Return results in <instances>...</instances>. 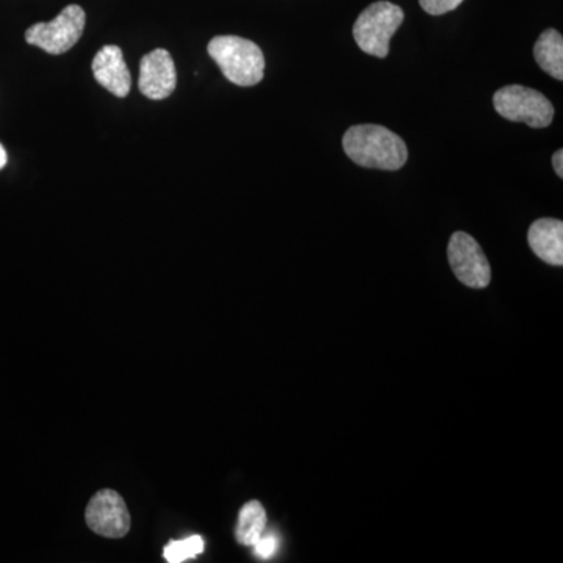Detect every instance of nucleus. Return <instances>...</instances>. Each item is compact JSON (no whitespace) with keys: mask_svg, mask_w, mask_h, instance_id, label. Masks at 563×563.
Segmentation results:
<instances>
[{"mask_svg":"<svg viewBox=\"0 0 563 563\" xmlns=\"http://www.w3.org/2000/svg\"><path fill=\"white\" fill-rule=\"evenodd\" d=\"M537 65L553 79L563 80V38L555 29H548L533 46Z\"/></svg>","mask_w":563,"mask_h":563,"instance_id":"obj_11","label":"nucleus"},{"mask_svg":"<svg viewBox=\"0 0 563 563\" xmlns=\"http://www.w3.org/2000/svg\"><path fill=\"white\" fill-rule=\"evenodd\" d=\"M463 0H420V5L426 13L432 16H440V14L450 13L457 9Z\"/></svg>","mask_w":563,"mask_h":563,"instance_id":"obj_14","label":"nucleus"},{"mask_svg":"<svg viewBox=\"0 0 563 563\" xmlns=\"http://www.w3.org/2000/svg\"><path fill=\"white\" fill-rule=\"evenodd\" d=\"M404 22V10L395 3L380 0L362 11L355 21V43L365 54L385 58L390 52V41Z\"/></svg>","mask_w":563,"mask_h":563,"instance_id":"obj_3","label":"nucleus"},{"mask_svg":"<svg viewBox=\"0 0 563 563\" xmlns=\"http://www.w3.org/2000/svg\"><path fill=\"white\" fill-rule=\"evenodd\" d=\"M176 85V65L168 51L155 49L141 58L139 87L146 98L152 101L169 98Z\"/></svg>","mask_w":563,"mask_h":563,"instance_id":"obj_8","label":"nucleus"},{"mask_svg":"<svg viewBox=\"0 0 563 563\" xmlns=\"http://www.w3.org/2000/svg\"><path fill=\"white\" fill-rule=\"evenodd\" d=\"M7 162H9V155H7L5 147L0 144V169L5 168Z\"/></svg>","mask_w":563,"mask_h":563,"instance_id":"obj_17","label":"nucleus"},{"mask_svg":"<svg viewBox=\"0 0 563 563\" xmlns=\"http://www.w3.org/2000/svg\"><path fill=\"white\" fill-rule=\"evenodd\" d=\"M85 11L79 5H68L51 22H38L25 32V41L51 55L73 49L84 33Z\"/></svg>","mask_w":563,"mask_h":563,"instance_id":"obj_5","label":"nucleus"},{"mask_svg":"<svg viewBox=\"0 0 563 563\" xmlns=\"http://www.w3.org/2000/svg\"><path fill=\"white\" fill-rule=\"evenodd\" d=\"M92 74L99 85L117 98H125L131 92L132 76L118 46H106L92 60Z\"/></svg>","mask_w":563,"mask_h":563,"instance_id":"obj_9","label":"nucleus"},{"mask_svg":"<svg viewBox=\"0 0 563 563\" xmlns=\"http://www.w3.org/2000/svg\"><path fill=\"white\" fill-rule=\"evenodd\" d=\"M553 168L555 174H558L559 177H563V151L559 150L553 155Z\"/></svg>","mask_w":563,"mask_h":563,"instance_id":"obj_16","label":"nucleus"},{"mask_svg":"<svg viewBox=\"0 0 563 563\" xmlns=\"http://www.w3.org/2000/svg\"><path fill=\"white\" fill-rule=\"evenodd\" d=\"M203 548H206V543H203L202 537L192 536L180 540V542H174L173 540V542L166 544L163 554H165L166 562L180 563L202 554Z\"/></svg>","mask_w":563,"mask_h":563,"instance_id":"obj_13","label":"nucleus"},{"mask_svg":"<svg viewBox=\"0 0 563 563\" xmlns=\"http://www.w3.org/2000/svg\"><path fill=\"white\" fill-rule=\"evenodd\" d=\"M252 547H254L255 554H257L258 558L272 559L273 555L276 554L277 548H279V540H277V537L273 536V533L265 536V532H263L261 539L252 544Z\"/></svg>","mask_w":563,"mask_h":563,"instance_id":"obj_15","label":"nucleus"},{"mask_svg":"<svg viewBox=\"0 0 563 563\" xmlns=\"http://www.w3.org/2000/svg\"><path fill=\"white\" fill-rule=\"evenodd\" d=\"M344 154L362 168L398 172L407 163L406 141L376 124L352 125L343 136Z\"/></svg>","mask_w":563,"mask_h":563,"instance_id":"obj_1","label":"nucleus"},{"mask_svg":"<svg viewBox=\"0 0 563 563\" xmlns=\"http://www.w3.org/2000/svg\"><path fill=\"white\" fill-rule=\"evenodd\" d=\"M207 51L225 79L239 87H254L265 76V57L254 41L233 35L214 36Z\"/></svg>","mask_w":563,"mask_h":563,"instance_id":"obj_2","label":"nucleus"},{"mask_svg":"<svg viewBox=\"0 0 563 563\" xmlns=\"http://www.w3.org/2000/svg\"><path fill=\"white\" fill-rule=\"evenodd\" d=\"M448 261L454 276L470 288L488 287L492 268L483 247L465 232H455L448 244Z\"/></svg>","mask_w":563,"mask_h":563,"instance_id":"obj_6","label":"nucleus"},{"mask_svg":"<svg viewBox=\"0 0 563 563\" xmlns=\"http://www.w3.org/2000/svg\"><path fill=\"white\" fill-rule=\"evenodd\" d=\"M493 106L504 120L525 122L532 129H544L554 120V106L542 92L509 85L493 96Z\"/></svg>","mask_w":563,"mask_h":563,"instance_id":"obj_4","label":"nucleus"},{"mask_svg":"<svg viewBox=\"0 0 563 563\" xmlns=\"http://www.w3.org/2000/svg\"><path fill=\"white\" fill-rule=\"evenodd\" d=\"M266 528L265 507L258 501L244 504L239 515L235 536L240 544L252 547L263 536Z\"/></svg>","mask_w":563,"mask_h":563,"instance_id":"obj_12","label":"nucleus"},{"mask_svg":"<svg viewBox=\"0 0 563 563\" xmlns=\"http://www.w3.org/2000/svg\"><path fill=\"white\" fill-rule=\"evenodd\" d=\"M88 528L107 539H122L131 531V514L120 493L101 490L92 496L85 512Z\"/></svg>","mask_w":563,"mask_h":563,"instance_id":"obj_7","label":"nucleus"},{"mask_svg":"<svg viewBox=\"0 0 563 563\" xmlns=\"http://www.w3.org/2000/svg\"><path fill=\"white\" fill-rule=\"evenodd\" d=\"M528 242L537 257L548 265H563V222L542 218L529 228Z\"/></svg>","mask_w":563,"mask_h":563,"instance_id":"obj_10","label":"nucleus"}]
</instances>
